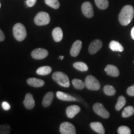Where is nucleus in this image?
<instances>
[{
	"label": "nucleus",
	"mask_w": 134,
	"mask_h": 134,
	"mask_svg": "<svg viewBox=\"0 0 134 134\" xmlns=\"http://www.w3.org/2000/svg\"><path fill=\"white\" fill-rule=\"evenodd\" d=\"M134 16V9L131 5H125L119 14V21L122 26H126L131 23Z\"/></svg>",
	"instance_id": "obj_1"
},
{
	"label": "nucleus",
	"mask_w": 134,
	"mask_h": 134,
	"mask_svg": "<svg viewBox=\"0 0 134 134\" xmlns=\"http://www.w3.org/2000/svg\"><path fill=\"white\" fill-rule=\"evenodd\" d=\"M13 36L18 41H23L27 37V31L25 26L21 23H17L13 27Z\"/></svg>",
	"instance_id": "obj_2"
},
{
	"label": "nucleus",
	"mask_w": 134,
	"mask_h": 134,
	"mask_svg": "<svg viewBox=\"0 0 134 134\" xmlns=\"http://www.w3.org/2000/svg\"><path fill=\"white\" fill-rule=\"evenodd\" d=\"M52 78L60 86L64 88H69L70 83L68 76L62 71H56L53 73Z\"/></svg>",
	"instance_id": "obj_3"
},
{
	"label": "nucleus",
	"mask_w": 134,
	"mask_h": 134,
	"mask_svg": "<svg viewBox=\"0 0 134 134\" xmlns=\"http://www.w3.org/2000/svg\"><path fill=\"white\" fill-rule=\"evenodd\" d=\"M85 86L89 90L98 91L100 88V85L98 80L93 75H88L85 81Z\"/></svg>",
	"instance_id": "obj_4"
},
{
	"label": "nucleus",
	"mask_w": 134,
	"mask_h": 134,
	"mask_svg": "<svg viewBox=\"0 0 134 134\" xmlns=\"http://www.w3.org/2000/svg\"><path fill=\"white\" fill-rule=\"evenodd\" d=\"M50 18L47 13L41 11L38 13L34 18V23L37 26H46L49 24Z\"/></svg>",
	"instance_id": "obj_5"
},
{
	"label": "nucleus",
	"mask_w": 134,
	"mask_h": 134,
	"mask_svg": "<svg viewBox=\"0 0 134 134\" xmlns=\"http://www.w3.org/2000/svg\"><path fill=\"white\" fill-rule=\"evenodd\" d=\"M93 109L94 111V113H96L97 115L103 117L104 119H108L110 116L109 113L105 109L103 104L99 103H95L93 105Z\"/></svg>",
	"instance_id": "obj_6"
},
{
	"label": "nucleus",
	"mask_w": 134,
	"mask_h": 134,
	"mask_svg": "<svg viewBox=\"0 0 134 134\" xmlns=\"http://www.w3.org/2000/svg\"><path fill=\"white\" fill-rule=\"evenodd\" d=\"M60 132L62 134H75L76 129L74 125L68 122H64L60 125Z\"/></svg>",
	"instance_id": "obj_7"
},
{
	"label": "nucleus",
	"mask_w": 134,
	"mask_h": 134,
	"mask_svg": "<svg viewBox=\"0 0 134 134\" xmlns=\"http://www.w3.org/2000/svg\"><path fill=\"white\" fill-rule=\"evenodd\" d=\"M81 11L84 16L88 18H91L94 16V10L91 3L89 1L83 3L81 6Z\"/></svg>",
	"instance_id": "obj_8"
},
{
	"label": "nucleus",
	"mask_w": 134,
	"mask_h": 134,
	"mask_svg": "<svg viewBox=\"0 0 134 134\" xmlns=\"http://www.w3.org/2000/svg\"><path fill=\"white\" fill-rule=\"evenodd\" d=\"M48 55V52L44 48H38L34 50L31 52L32 57L36 60H42Z\"/></svg>",
	"instance_id": "obj_9"
},
{
	"label": "nucleus",
	"mask_w": 134,
	"mask_h": 134,
	"mask_svg": "<svg viewBox=\"0 0 134 134\" xmlns=\"http://www.w3.org/2000/svg\"><path fill=\"white\" fill-rule=\"evenodd\" d=\"M103 47V42L99 39H96L92 41L88 48L89 53L93 55L98 52Z\"/></svg>",
	"instance_id": "obj_10"
},
{
	"label": "nucleus",
	"mask_w": 134,
	"mask_h": 134,
	"mask_svg": "<svg viewBox=\"0 0 134 134\" xmlns=\"http://www.w3.org/2000/svg\"><path fill=\"white\" fill-rule=\"evenodd\" d=\"M81 110L80 107L77 105H71L68 106L66 109V114L67 117L70 119H73L78 114Z\"/></svg>",
	"instance_id": "obj_11"
},
{
	"label": "nucleus",
	"mask_w": 134,
	"mask_h": 134,
	"mask_svg": "<svg viewBox=\"0 0 134 134\" xmlns=\"http://www.w3.org/2000/svg\"><path fill=\"white\" fill-rule=\"evenodd\" d=\"M82 47V42L80 40H77L72 45L70 49V55L73 57H76L80 54Z\"/></svg>",
	"instance_id": "obj_12"
},
{
	"label": "nucleus",
	"mask_w": 134,
	"mask_h": 134,
	"mask_svg": "<svg viewBox=\"0 0 134 134\" xmlns=\"http://www.w3.org/2000/svg\"><path fill=\"white\" fill-rule=\"evenodd\" d=\"M23 104H24L25 108H26L27 109L31 110V109H32L34 108L35 100L32 94L31 93L26 94L24 101H23Z\"/></svg>",
	"instance_id": "obj_13"
},
{
	"label": "nucleus",
	"mask_w": 134,
	"mask_h": 134,
	"mask_svg": "<svg viewBox=\"0 0 134 134\" xmlns=\"http://www.w3.org/2000/svg\"><path fill=\"white\" fill-rule=\"evenodd\" d=\"M105 71L109 76L113 77H117L119 75L120 72L117 66L113 65H108L105 68Z\"/></svg>",
	"instance_id": "obj_14"
},
{
	"label": "nucleus",
	"mask_w": 134,
	"mask_h": 134,
	"mask_svg": "<svg viewBox=\"0 0 134 134\" xmlns=\"http://www.w3.org/2000/svg\"><path fill=\"white\" fill-rule=\"evenodd\" d=\"M27 83L31 86L34 87V88H40V87H42L45 85V81L38 78H31L27 80Z\"/></svg>",
	"instance_id": "obj_15"
},
{
	"label": "nucleus",
	"mask_w": 134,
	"mask_h": 134,
	"mask_svg": "<svg viewBox=\"0 0 134 134\" xmlns=\"http://www.w3.org/2000/svg\"><path fill=\"white\" fill-rule=\"evenodd\" d=\"M56 95L58 99L63 101H76V99L75 97L62 91H57Z\"/></svg>",
	"instance_id": "obj_16"
},
{
	"label": "nucleus",
	"mask_w": 134,
	"mask_h": 134,
	"mask_svg": "<svg viewBox=\"0 0 134 134\" xmlns=\"http://www.w3.org/2000/svg\"><path fill=\"white\" fill-rule=\"evenodd\" d=\"M52 37L55 42H59L62 40L63 37V33L62 30L59 27H57L52 31Z\"/></svg>",
	"instance_id": "obj_17"
},
{
	"label": "nucleus",
	"mask_w": 134,
	"mask_h": 134,
	"mask_svg": "<svg viewBox=\"0 0 134 134\" xmlns=\"http://www.w3.org/2000/svg\"><path fill=\"white\" fill-rule=\"evenodd\" d=\"M90 127L92 130L96 132V133L99 134H104L105 129L104 128L103 125L99 122H93L90 124Z\"/></svg>",
	"instance_id": "obj_18"
},
{
	"label": "nucleus",
	"mask_w": 134,
	"mask_h": 134,
	"mask_svg": "<svg viewBox=\"0 0 134 134\" xmlns=\"http://www.w3.org/2000/svg\"><path fill=\"white\" fill-rule=\"evenodd\" d=\"M53 99V93L52 91L48 92L43 97L42 104L45 108H47L51 105Z\"/></svg>",
	"instance_id": "obj_19"
},
{
	"label": "nucleus",
	"mask_w": 134,
	"mask_h": 134,
	"mask_svg": "<svg viewBox=\"0 0 134 134\" xmlns=\"http://www.w3.org/2000/svg\"><path fill=\"white\" fill-rule=\"evenodd\" d=\"M109 48L114 52H122L124 51V47L119 42L115 41H112L109 43Z\"/></svg>",
	"instance_id": "obj_20"
},
{
	"label": "nucleus",
	"mask_w": 134,
	"mask_h": 134,
	"mask_svg": "<svg viewBox=\"0 0 134 134\" xmlns=\"http://www.w3.org/2000/svg\"><path fill=\"white\" fill-rule=\"evenodd\" d=\"M52 68L49 66H43L38 68L37 70L36 73L38 75H41V76H46V75H49L52 72Z\"/></svg>",
	"instance_id": "obj_21"
},
{
	"label": "nucleus",
	"mask_w": 134,
	"mask_h": 134,
	"mask_svg": "<svg viewBox=\"0 0 134 134\" xmlns=\"http://www.w3.org/2000/svg\"><path fill=\"white\" fill-rule=\"evenodd\" d=\"M73 66L76 70L80 71H86L88 70V66L86 63L83 62H77L73 64Z\"/></svg>",
	"instance_id": "obj_22"
},
{
	"label": "nucleus",
	"mask_w": 134,
	"mask_h": 134,
	"mask_svg": "<svg viewBox=\"0 0 134 134\" xmlns=\"http://www.w3.org/2000/svg\"><path fill=\"white\" fill-rule=\"evenodd\" d=\"M72 85L74 86V88L77 90H83L86 88L85 81H83L80 79H76V78L72 80Z\"/></svg>",
	"instance_id": "obj_23"
},
{
	"label": "nucleus",
	"mask_w": 134,
	"mask_h": 134,
	"mask_svg": "<svg viewBox=\"0 0 134 134\" xmlns=\"http://www.w3.org/2000/svg\"><path fill=\"white\" fill-rule=\"evenodd\" d=\"M133 114H134L133 107L131 106V105H129V106L125 108L124 109L123 111H122V117L126 118V117L132 116Z\"/></svg>",
	"instance_id": "obj_24"
},
{
	"label": "nucleus",
	"mask_w": 134,
	"mask_h": 134,
	"mask_svg": "<svg viewBox=\"0 0 134 134\" xmlns=\"http://www.w3.org/2000/svg\"><path fill=\"white\" fill-rule=\"evenodd\" d=\"M125 104H126V99H125V97L123 96H119L118 98V100H117L116 104H115V110H117V111L120 110L124 106Z\"/></svg>",
	"instance_id": "obj_25"
},
{
	"label": "nucleus",
	"mask_w": 134,
	"mask_h": 134,
	"mask_svg": "<svg viewBox=\"0 0 134 134\" xmlns=\"http://www.w3.org/2000/svg\"><path fill=\"white\" fill-rule=\"evenodd\" d=\"M95 4L99 9H105L109 6L108 0H94Z\"/></svg>",
	"instance_id": "obj_26"
},
{
	"label": "nucleus",
	"mask_w": 134,
	"mask_h": 134,
	"mask_svg": "<svg viewBox=\"0 0 134 134\" xmlns=\"http://www.w3.org/2000/svg\"><path fill=\"white\" fill-rule=\"evenodd\" d=\"M103 91L105 94L109 96H114V95H115V93H116L115 89L113 86H111V85H105L104 87Z\"/></svg>",
	"instance_id": "obj_27"
},
{
	"label": "nucleus",
	"mask_w": 134,
	"mask_h": 134,
	"mask_svg": "<svg viewBox=\"0 0 134 134\" xmlns=\"http://www.w3.org/2000/svg\"><path fill=\"white\" fill-rule=\"evenodd\" d=\"M45 3L47 5L53 9H57L60 7V3L58 0H45Z\"/></svg>",
	"instance_id": "obj_28"
},
{
	"label": "nucleus",
	"mask_w": 134,
	"mask_h": 134,
	"mask_svg": "<svg viewBox=\"0 0 134 134\" xmlns=\"http://www.w3.org/2000/svg\"><path fill=\"white\" fill-rule=\"evenodd\" d=\"M11 127L9 125H0V134H9L11 132Z\"/></svg>",
	"instance_id": "obj_29"
},
{
	"label": "nucleus",
	"mask_w": 134,
	"mask_h": 134,
	"mask_svg": "<svg viewBox=\"0 0 134 134\" xmlns=\"http://www.w3.org/2000/svg\"><path fill=\"white\" fill-rule=\"evenodd\" d=\"M117 132L119 134H130L131 133V130L128 127L122 125L118 128Z\"/></svg>",
	"instance_id": "obj_30"
},
{
	"label": "nucleus",
	"mask_w": 134,
	"mask_h": 134,
	"mask_svg": "<svg viewBox=\"0 0 134 134\" xmlns=\"http://www.w3.org/2000/svg\"><path fill=\"white\" fill-rule=\"evenodd\" d=\"M127 93L129 96H134V85L127 88Z\"/></svg>",
	"instance_id": "obj_31"
},
{
	"label": "nucleus",
	"mask_w": 134,
	"mask_h": 134,
	"mask_svg": "<svg viewBox=\"0 0 134 134\" xmlns=\"http://www.w3.org/2000/svg\"><path fill=\"white\" fill-rule=\"evenodd\" d=\"M37 0H26V4L28 7H32L36 4Z\"/></svg>",
	"instance_id": "obj_32"
},
{
	"label": "nucleus",
	"mask_w": 134,
	"mask_h": 134,
	"mask_svg": "<svg viewBox=\"0 0 134 134\" xmlns=\"http://www.w3.org/2000/svg\"><path fill=\"white\" fill-rule=\"evenodd\" d=\"M2 108L4 110H8L11 108V105L8 102L4 101L2 103Z\"/></svg>",
	"instance_id": "obj_33"
},
{
	"label": "nucleus",
	"mask_w": 134,
	"mask_h": 134,
	"mask_svg": "<svg viewBox=\"0 0 134 134\" xmlns=\"http://www.w3.org/2000/svg\"><path fill=\"white\" fill-rule=\"evenodd\" d=\"M4 39H5L4 34L1 29H0V42H1L4 41Z\"/></svg>",
	"instance_id": "obj_34"
},
{
	"label": "nucleus",
	"mask_w": 134,
	"mask_h": 134,
	"mask_svg": "<svg viewBox=\"0 0 134 134\" xmlns=\"http://www.w3.org/2000/svg\"><path fill=\"white\" fill-rule=\"evenodd\" d=\"M131 36H132V38L134 40V27L131 30Z\"/></svg>",
	"instance_id": "obj_35"
},
{
	"label": "nucleus",
	"mask_w": 134,
	"mask_h": 134,
	"mask_svg": "<svg viewBox=\"0 0 134 134\" xmlns=\"http://www.w3.org/2000/svg\"><path fill=\"white\" fill-rule=\"evenodd\" d=\"M59 58H60V60H63V59H64V57H63V56H60Z\"/></svg>",
	"instance_id": "obj_36"
},
{
	"label": "nucleus",
	"mask_w": 134,
	"mask_h": 134,
	"mask_svg": "<svg viewBox=\"0 0 134 134\" xmlns=\"http://www.w3.org/2000/svg\"><path fill=\"white\" fill-rule=\"evenodd\" d=\"M1 3H0V8H1Z\"/></svg>",
	"instance_id": "obj_37"
},
{
	"label": "nucleus",
	"mask_w": 134,
	"mask_h": 134,
	"mask_svg": "<svg viewBox=\"0 0 134 134\" xmlns=\"http://www.w3.org/2000/svg\"><path fill=\"white\" fill-rule=\"evenodd\" d=\"M133 63H134V61H133Z\"/></svg>",
	"instance_id": "obj_38"
}]
</instances>
